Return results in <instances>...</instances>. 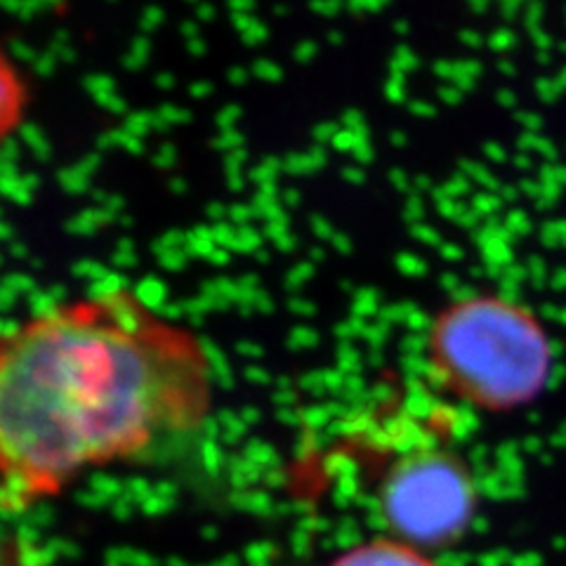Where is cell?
Returning <instances> with one entry per match:
<instances>
[{"label": "cell", "mask_w": 566, "mask_h": 566, "mask_svg": "<svg viewBox=\"0 0 566 566\" xmlns=\"http://www.w3.org/2000/svg\"><path fill=\"white\" fill-rule=\"evenodd\" d=\"M216 403L206 340L137 291L35 310L0 331V505L29 510L201 434Z\"/></svg>", "instance_id": "cell-1"}, {"label": "cell", "mask_w": 566, "mask_h": 566, "mask_svg": "<svg viewBox=\"0 0 566 566\" xmlns=\"http://www.w3.org/2000/svg\"><path fill=\"white\" fill-rule=\"evenodd\" d=\"M551 333L534 310L495 293L458 297L424 333V366L439 389L486 413L536 401L553 378Z\"/></svg>", "instance_id": "cell-2"}, {"label": "cell", "mask_w": 566, "mask_h": 566, "mask_svg": "<svg viewBox=\"0 0 566 566\" xmlns=\"http://www.w3.org/2000/svg\"><path fill=\"white\" fill-rule=\"evenodd\" d=\"M380 517L399 538L420 551L458 543L476 510V486L468 463L437 444L401 451L378 486Z\"/></svg>", "instance_id": "cell-3"}, {"label": "cell", "mask_w": 566, "mask_h": 566, "mask_svg": "<svg viewBox=\"0 0 566 566\" xmlns=\"http://www.w3.org/2000/svg\"><path fill=\"white\" fill-rule=\"evenodd\" d=\"M31 91L22 69L0 48V149L22 130L29 116Z\"/></svg>", "instance_id": "cell-4"}, {"label": "cell", "mask_w": 566, "mask_h": 566, "mask_svg": "<svg viewBox=\"0 0 566 566\" xmlns=\"http://www.w3.org/2000/svg\"><path fill=\"white\" fill-rule=\"evenodd\" d=\"M331 566H439L428 553L392 536L354 545Z\"/></svg>", "instance_id": "cell-5"}]
</instances>
